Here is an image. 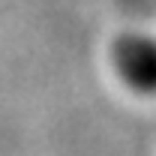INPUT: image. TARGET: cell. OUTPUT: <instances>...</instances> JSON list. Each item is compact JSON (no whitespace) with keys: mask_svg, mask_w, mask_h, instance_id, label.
Returning a JSON list of instances; mask_svg holds the SVG:
<instances>
[{"mask_svg":"<svg viewBox=\"0 0 156 156\" xmlns=\"http://www.w3.org/2000/svg\"><path fill=\"white\" fill-rule=\"evenodd\" d=\"M117 75L138 93H156V39L150 36H120L111 45Z\"/></svg>","mask_w":156,"mask_h":156,"instance_id":"1","label":"cell"}]
</instances>
